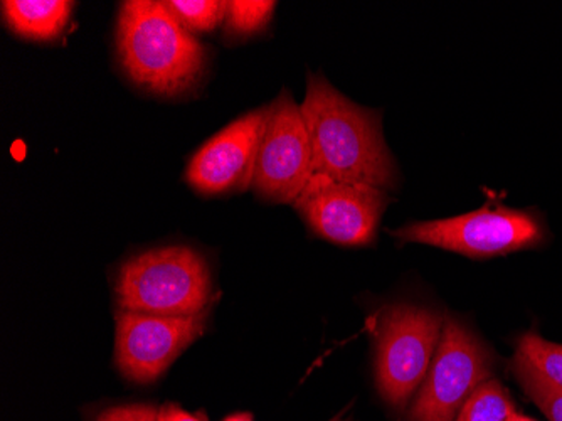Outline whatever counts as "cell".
Segmentation results:
<instances>
[{"mask_svg": "<svg viewBox=\"0 0 562 421\" xmlns=\"http://www.w3.org/2000/svg\"><path fill=\"white\" fill-rule=\"evenodd\" d=\"M166 5L191 33H210L226 21L227 2L220 0H170Z\"/></svg>", "mask_w": 562, "mask_h": 421, "instance_id": "obj_14", "label": "cell"}, {"mask_svg": "<svg viewBox=\"0 0 562 421\" xmlns=\"http://www.w3.org/2000/svg\"><path fill=\"white\" fill-rule=\"evenodd\" d=\"M274 2L261 0H232L227 2L226 34L243 37L265 30L274 11Z\"/></svg>", "mask_w": 562, "mask_h": 421, "instance_id": "obj_15", "label": "cell"}, {"mask_svg": "<svg viewBox=\"0 0 562 421\" xmlns=\"http://www.w3.org/2000/svg\"><path fill=\"white\" fill-rule=\"evenodd\" d=\"M159 421H201L199 418L192 417L188 411L177 407V405H164L159 410Z\"/></svg>", "mask_w": 562, "mask_h": 421, "instance_id": "obj_18", "label": "cell"}, {"mask_svg": "<svg viewBox=\"0 0 562 421\" xmlns=\"http://www.w3.org/2000/svg\"><path fill=\"white\" fill-rule=\"evenodd\" d=\"M514 359L526 364L530 372L548 385L562 389V346L546 341L538 332H527L519 339Z\"/></svg>", "mask_w": 562, "mask_h": 421, "instance_id": "obj_12", "label": "cell"}, {"mask_svg": "<svg viewBox=\"0 0 562 421\" xmlns=\"http://www.w3.org/2000/svg\"><path fill=\"white\" fill-rule=\"evenodd\" d=\"M224 421H252L251 413H236L232 414V417H227Z\"/></svg>", "mask_w": 562, "mask_h": 421, "instance_id": "obj_19", "label": "cell"}, {"mask_svg": "<svg viewBox=\"0 0 562 421\" xmlns=\"http://www.w3.org/2000/svg\"><path fill=\"white\" fill-rule=\"evenodd\" d=\"M403 242L423 243L470 258H491L538 245L542 230L530 214L517 209L485 208L448 220L413 223L394 231Z\"/></svg>", "mask_w": 562, "mask_h": 421, "instance_id": "obj_6", "label": "cell"}, {"mask_svg": "<svg viewBox=\"0 0 562 421\" xmlns=\"http://www.w3.org/2000/svg\"><path fill=\"white\" fill-rule=\"evenodd\" d=\"M513 369L527 397L541 408L548 420L562 421V389L548 385L520 361L514 359Z\"/></svg>", "mask_w": 562, "mask_h": 421, "instance_id": "obj_16", "label": "cell"}, {"mask_svg": "<svg viewBox=\"0 0 562 421\" xmlns=\"http://www.w3.org/2000/svg\"><path fill=\"white\" fill-rule=\"evenodd\" d=\"M494 357L465 325L447 319L426 381L409 411L412 421H453L470 395L488 381Z\"/></svg>", "mask_w": 562, "mask_h": 421, "instance_id": "obj_5", "label": "cell"}, {"mask_svg": "<svg viewBox=\"0 0 562 421\" xmlns=\"http://www.w3.org/2000/svg\"><path fill=\"white\" fill-rule=\"evenodd\" d=\"M334 421H339V420H334Z\"/></svg>", "mask_w": 562, "mask_h": 421, "instance_id": "obj_21", "label": "cell"}, {"mask_svg": "<svg viewBox=\"0 0 562 421\" xmlns=\"http://www.w3.org/2000/svg\"><path fill=\"white\" fill-rule=\"evenodd\" d=\"M312 177V144L302 107L286 91L267 107L251 189L273 202H295Z\"/></svg>", "mask_w": 562, "mask_h": 421, "instance_id": "obj_7", "label": "cell"}, {"mask_svg": "<svg viewBox=\"0 0 562 421\" xmlns=\"http://www.w3.org/2000/svg\"><path fill=\"white\" fill-rule=\"evenodd\" d=\"M443 319L416 306H394L382 318L375 378L382 398L404 407L425 381L443 332Z\"/></svg>", "mask_w": 562, "mask_h": 421, "instance_id": "obj_4", "label": "cell"}, {"mask_svg": "<svg viewBox=\"0 0 562 421\" xmlns=\"http://www.w3.org/2000/svg\"><path fill=\"white\" fill-rule=\"evenodd\" d=\"M207 313L166 318L150 313H116V364L131 381L154 383L182 351L206 331Z\"/></svg>", "mask_w": 562, "mask_h": 421, "instance_id": "obj_9", "label": "cell"}, {"mask_svg": "<svg viewBox=\"0 0 562 421\" xmlns=\"http://www.w3.org/2000/svg\"><path fill=\"white\" fill-rule=\"evenodd\" d=\"M75 2L65 0H5L2 2L5 22L24 40H56L71 18Z\"/></svg>", "mask_w": 562, "mask_h": 421, "instance_id": "obj_11", "label": "cell"}, {"mask_svg": "<svg viewBox=\"0 0 562 421\" xmlns=\"http://www.w3.org/2000/svg\"><path fill=\"white\" fill-rule=\"evenodd\" d=\"M516 411L510 392L498 381L488 379L470 395L454 421H507Z\"/></svg>", "mask_w": 562, "mask_h": 421, "instance_id": "obj_13", "label": "cell"}, {"mask_svg": "<svg viewBox=\"0 0 562 421\" xmlns=\"http://www.w3.org/2000/svg\"><path fill=\"white\" fill-rule=\"evenodd\" d=\"M116 46L131 80L160 97L188 93L206 69V47L186 30L166 2H123Z\"/></svg>", "mask_w": 562, "mask_h": 421, "instance_id": "obj_2", "label": "cell"}, {"mask_svg": "<svg viewBox=\"0 0 562 421\" xmlns=\"http://www.w3.org/2000/svg\"><path fill=\"white\" fill-rule=\"evenodd\" d=\"M390 198L368 184L312 174L293 206L322 239L344 246L369 245Z\"/></svg>", "mask_w": 562, "mask_h": 421, "instance_id": "obj_8", "label": "cell"}, {"mask_svg": "<svg viewBox=\"0 0 562 421\" xmlns=\"http://www.w3.org/2000/svg\"><path fill=\"white\" fill-rule=\"evenodd\" d=\"M507 421H533L532 418L524 417V414L517 413V411H514L510 417H508Z\"/></svg>", "mask_w": 562, "mask_h": 421, "instance_id": "obj_20", "label": "cell"}, {"mask_svg": "<svg viewBox=\"0 0 562 421\" xmlns=\"http://www.w3.org/2000/svg\"><path fill=\"white\" fill-rule=\"evenodd\" d=\"M300 107L311 137L312 174L382 191L396 186V166L378 113L340 95L322 75L308 76Z\"/></svg>", "mask_w": 562, "mask_h": 421, "instance_id": "obj_1", "label": "cell"}, {"mask_svg": "<svg viewBox=\"0 0 562 421\" xmlns=\"http://www.w3.org/2000/svg\"><path fill=\"white\" fill-rule=\"evenodd\" d=\"M97 421H159V410L150 405H131L112 408L101 413Z\"/></svg>", "mask_w": 562, "mask_h": 421, "instance_id": "obj_17", "label": "cell"}, {"mask_svg": "<svg viewBox=\"0 0 562 421\" xmlns=\"http://www.w3.org/2000/svg\"><path fill=\"white\" fill-rule=\"evenodd\" d=\"M265 115L267 109L248 113L199 148L186 174L195 191L211 196L251 188Z\"/></svg>", "mask_w": 562, "mask_h": 421, "instance_id": "obj_10", "label": "cell"}, {"mask_svg": "<svg viewBox=\"0 0 562 421\" xmlns=\"http://www.w3.org/2000/svg\"><path fill=\"white\" fill-rule=\"evenodd\" d=\"M213 280L206 259L189 246L134 256L120 268L116 303L123 312L189 318L210 310Z\"/></svg>", "mask_w": 562, "mask_h": 421, "instance_id": "obj_3", "label": "cell"}]
</instances>
